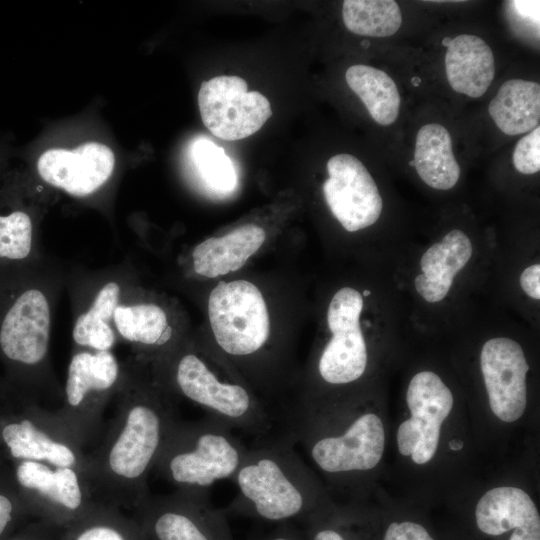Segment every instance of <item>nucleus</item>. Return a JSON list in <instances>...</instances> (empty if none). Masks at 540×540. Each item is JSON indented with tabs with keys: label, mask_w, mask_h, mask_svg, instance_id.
Segmentation results:
<instances>
[{
	"label": "nucleus",
	"mask_w": 540,
	"mask_h": 540,
	"mask_svg": "<svg viewBox=\"0 0 540 540\" xmlns=\"http://www.w3.org/2000/svg\"><path fill=\"white\" fill-rule=\"evenodd\" d=\"M43 259L30 212L19 206L0 208V266Z\"/></svg>",
	"instance_id": "cd10ccee"
},
{
	"label": "nucleus",
	"mask_w": 540,
	"mask_h": 540,
	"mask_svg": "<svg viewBox=\"0 0 540 540\" xmlns=\"http://www.w3.org/2000/svg\"><path fill=\"white\" fill-rule=\"evenodd\" d=\"M327 171L324 198L342 227L355 232L376 223L383 201L364 164L353 155L337 154L328 160Z\"/></svg>",
	"instance_id": "dca6fc26"
},
{
	"label": "nucleus",
	"mask_w": 540,
	"mask_h": 540,
	"mask_svg": "<svg viewBox=\"0 0 540 540\" xmlns=\"http://www.w3.org/2000/svg\"><path fill=\"white\" fill-rule=\"evenodd\" d=\"M306 540H378L371 515L334 505L301 523Z\"/></svg>",
	"instance_id": "bb28decb"
},
{
	"label": "nucleus",
	"mask_w": 540,
	"mask_h": 540,
	"mask_svg": "<svg viewBox=\"0 0 540 540\" xmlns=\"http://www.w3.org/2000/svg\"><path fill=\"white\" fill-rule=\"evenodd\" d=\"M191 158L204 184L213 192L227 194L237 186V173L224 149L207 138L191 146Z\"/></svg>",
	"instance_id": "c756f323"
},
{
	"label": "nucleus",
	"mask_w": 540,
	"mask_h": 540,
	"mask_svg": "<svg viewBox=\"0 0 540 540\" xmlns=\"http://www.w3.org/2000/svg\"><path fill=\"white\" fill-rule=\"evenodd\" d=\"M266 233L255 224H245L197 244L191 253L194 272L215 278L239 270L264 244Z\"/></svg>",
	"instance_id": "412c9836"
},
{
	"label": "nucleus",
	"mask_w": 540,
	"mask_h": 540,
	"mask_svg": "<svg viewBox=\"0 0 540 540\" xmlns=\"http://www.w3.org/2000/svg\"><path fill=\"white\" fill-rule=\"evenodd\" d=\"M296 444L285 430L256 439L231 480L237 493L226 514L296 524L332 506Z\"/></svg>",
	"instance_id": "7ed1b4c3"
},
{
	"label": "nucleus",
	"mask_w": 540,
	"mask_h": 540,
	"mask_svg": "<svg viewBox=\"0 0 540 540\" xmlns=\"http://www.w3.org/2000/svg\"><path fill=\"white\" fill-rule=\"evenodd\" d=\"M250 540H306L302 528L294 523L278 524L273 530Z\"/></svg>",
	"instance_id": "f704fd0d"
},
{
	"label": "nucleus",
	"mask_w": 540,
	"mask_h": 540,
	"mask_svg": "<svg viewBox=\"0 0 540 540\" xmlns=\"http://www.w3.org/2000/svg\"><path fill=\"white\" fill-rule=\"evenodd\" d=\"M123 365L112 351L75 348L63 388L62 405L56 410L84 448L97 444L103 415L121 386Z\"/></svg>",
	"instance_id": "6e6552de"
},
{
	"label": "nucleus",
	"mask_w": 540,
	"mask_h": 540,
	"mask_svg": "<svg viewBox=\"0 0 540 540\" xmlns=\"http://www.w3.org/2000/svg\"><path fill=\"white\" fill-rule=\"evenodd\" d=\"M345 79L378 124L388 126L395 122L400 110V95L387 73L359 64L347 69Z\"/></svg>",
	"instance_id": "a878e982"
},
{
	"label": "nucleus",
	"mask_w": 540,
	"mask_h": 540,
	"mask_svg": "<svg viewBox=\"0 0 540 540\" xmlns=\"http://www.w3.org/2000/svg\"><path fill=\"white\" fill-rule=\"evenodd\" d=\"M342 17L349 31L370 37L392 36L402 23L400 7L393 0H345Z\"/></svg>",
	"instance_id": "c85d7f7f"
},
{
	"label": "nucleus",
	"mask_w": 540,
	"mask_h": 540,
	"mask_svg": "<svg viewBox=\"0 0 540 540\" xmlns=\"http://www.w3.org/2000/svg\"><path fill=\"white\" fill-rule=\"evenodd\" d=\"M138 509L155 540H234L226 512L205 493L150 495Z\"/></svg>",
	"instance_id": "4468645a"
},
{
	"label": "nucleus",
	"mask_w": 540,
	"mask_h": 540,
	"mask_svg": "<svg viewBox=\"0 0 540 540\" xmlns=\"http://www.w3.org/2000/svg\"><path fill=\"white\" fill-rule=\"evenodd\" d=\"M406 404L409 417L397 428V450L413 464L424 466L439 450L442 428L452 412L454 396L438 374L425 370L411 378Z\"/></svg>",
	"instance_id": "9b49d317"
},
{
	"label": "nucleus",
	"mask_w": 540,
	"mask_h": 540,
	"mask_svg": "<svg viewBox=\"0 0 540 540\" xmlns=\"http://www.w3.org/2000/svg\"><path fill=\"white\" fill-rule=\"evenodd\" d=\"M23 511L28 510L19 493L13 469L0 458V538Z\"/></svg>",
	"instance_id": "2f4dec72"
},
{
	"label": "nucleus",
	"mask_w": 540,
	"mask_h": 540,
	"mask_svg": "<svg viewBox=\"0 0 540 540\" xmlns=\"http://www.w3.org/2000/svg\"><path fill=\"white\" fill-rule=\"evenodd\" d=\"M143 373L136 359L123 365L114 415L85 467L93 496L137 508L150 496L149 474L180 419L170 397Z\"/></svg>",
	"instance_id": "f257e3e1"
},
{
	"label": "nucleus",
	"mask_w": 540,
	"mask_h": 540,
	"mask_svg": "<svg viewBox=\"0 0 540 540\" xmlns=\"http://www.w3.org/2000/svg\"><path fill=\"white\" fill-rule=\"evenodd\" d=\"M520 286L530 298L540 299V264L528 266L520 275Z\"/></svg>",
	"instance_id": "c9c22d12"
},
{
	"label": "nucleus",
	"mask_w": 540,
	"mask_h": 540,
	"mask_svg": "<svg viewBox=\"0 0 540 540\" xmlns=\"http://www.w3.org/2000/svg\"><path fill=\"white\" fill-rule=\"evenodd\" d=\"M480 368L493 416L507 424L525 414L529 365L521 345L508 337L487 340L480 352Z\"/></svg>",
	"instance_id": "f3484780"
},
{
	"label": "nucleus",
	"mask_w": 540,
	"mask_h": 540,
	"mask_svg": "<svg viewBox=\"0 0 540 540\" xmlns=\"http://www.w3.org/2000/svg\"><path fill=\"white\" fill-rule=\"evenodd\" d=\"M198 106L205 127L227 141L253 135L272 115L269 100L258 91H248L247 82L239 76L203 81Z\"/></svg>",
	"instance_id": "ddd939ff"
},
{
	"label": "nucleus",
	"mask_w": 540,
	"mask_h": 540,
	"mask_svg": "<svg viewBox=\"0 0 540 540\" xmlns=\"http://www.w3.org/2000/svg\"><path fill=\"white\" fill-rule=\"evenodd\" d=\"M447 80L452 89L472 98L481 97L495 76V60L489 45L476 35L453 38L445 54Z\"/></svg>",
	"instance_id": "5701e85b"
},
{
	"label": "nucleus",
	"mask_w": 540,
	"mask_h": 540,
	"mask_svg": "<svg viewBox=\"0 0 540 540\" xmlns=\"http://www.w3.org/2000/svg\"><path fill=\"white\" fill-rule=\"evenodd\" d=\"M207 308L213 337L225 355L246 359L263 350L270 335L269 313L255 284L219 282L209 295Z\"/></svg>",
	"instance_id": "1a4fd4ad"
},
{
	"label": "nucleus",
	"mask_w": 540,
	"mask_h": 540,
	"mask_svg": "<svg viewBox=\"0 0 540 540\" xmlns=\"http://www.w3.org/2000/svg\"><path fill=\"white\" fill-rule=\"evenodd\" d=\"M63 278L44 258L0 266V363L3 380L18 402L62 399L50 340Z\"/></svg>",
	"instance_id": "f03ea898"
},
{
	"label": "nucleus",
	"mask_w": 540,
	"mask_h": 540,
	"mask_svg": "<svg viewBox=\"0 0 540 540\" xmlns=\"http://www.w3.org/2000/svg\"><path fill=\"white\" fill-rule=\"evenodd\" d=\"M207 357L177 344L153 363V379L168 396L192 402L233 430L255 439L272 433L274 414L243 382L221 375Z\"/></svg>",
	"instance_id": "39448f33"
},
{
	"label": "nucleus",
	"mask_w": 540,
	"mask_h": 540,
	"mask_svg": "<svg viewBox=\"0 0 540 540\" xmlns=\"http://www.w3.org/2000/svg\"><path fill=\"white\" fill-rule=\"evenodd\" d=\"M512 161L522 174H534L540 170V127L522 137L516 144Z\"/></svg>",
	"instance_id": "72a5a7b5"
},
{
	"label": "nucleus",
	"mask_w": 540,
	"mask_h": 540,
	"mask_svg": "<svg viewBox=\"0 0 540 540\" xmlns=\"http://www.w3.org/2000/svg\"><path fill=\"white\" fill-rule=\"evenodd\" d=\"M74 307L72 339L75 348L111 351L118 337L113 316L132 285L126 269H113L92 278Z\"/></svg>",
	"instance_id": "a211bd4d"
},
{
	"label": "nucleus",
	"mask_w": 540,
	"mask_h": 540,
	"mask_svg": "<svg viewBox=\"0 0 540 540\" xmlns=\"http://www.w3.org/2000/svg\"><path fill=\"white\" fill-rule=\"evenodd\" d=\"M373 518L378 540H440L437 531L418 516L397 514Z\"/></svg>",
	"instance_id": "7c9ffc66"
},
{
	"label": "nucleus",
	"mask_w": 540,
	"mask_h": 540,
	"mask_svg": "<svg viewBox=\"0 0 540 540\" xmlns=\"http://www.w3.org/2000/svg\"><path fill=\"white\" fill-rule=\"evenodd\" d=\"M110 511L106 504L91 502L87 508L91 523L82 525L73 540H129L125 531L109 522Z\"/></svg>",
	"instance_id": "473e14b6"
},
{
	"label": "nucleus",
	"mask_w": 540,
	"mask_h": 540,
	"mask_svg": "<svg viewBox=\"0 0 540 540\" xmlns=\"http://www.w3.org/2000/svg\"><path fill=\"white\" fill-rule=\"evenodd\" d=\"M0 414L1 450L11 461L70 467L85 476L87 452L56 410L14 401L0 408Z\"/></svg>",
	"instance_id": "0eeeda50"
},
{
	"label": "nucleus",
	"mask_w": 540,
	"mask_h": 540,
	"mask_svg": "<svg viewBox=\"0 0 540 540\" xmlns=\"http://www.w3.org/2000/svg\"><path fill=\"white\" fill-rule=\"evenodd\" d=\"M247 451L233 429L216 418L179 419L154 471L178 491L208 494L216 482L232 480Z\"/></svg>",
	"instance_id": "423d86ee"
},
{
	"label": "nucleus",
	"mask_w": 540,
	"mask_h": 540,
	"mask_svg": "<svg viewBox=\"0 0 540 540\" xmlns=\"http://www.w3.org/2000/svg\"><path fill=\"white\" fill-rule=\"evenodd\" d=\"M363 298L352 287L339 289L327 311L332 334L317 360V374L329 386H345L358 381L368 364V350L360 327Z\"/></svg>",
	"instance_id": "f8f14e48"
},
{
	"label": "nucleus",
	"mask_w": 540,
	"mask_h": 540,
	"mask_svg": "<svg viewBox=\"0 0 540 540\" xmlns=\"http://www.w3.org/2000/svg\"><path fill=\"white\" fill-rule=\"evenodd\" d=\"M410 165H411V166H414V161H413V160L410 161Z\"/></svg>",
	"instance_id": "a19ab883"
},
{
	"label": "nucleus",
	"mask_w": 540,
	"mask_h": 540,
	"mask_svg": "<svg viewBox=\"0 0 540 540\" xmlns=\"http://www.w3.org/2000/svg\"><path fill=\"white\" fill-rule=\"evenodd\" d=\"M9 540H28V539H25V538H12V539H9Z\"/></svg>",
	"instance_id": "ea45409f"
},
{
	"label": "nucleus",
	"mask_w": 540,
	"mask_h": 540,
	"mask_svg": "<svg viewBox=\"0 0 540 540\" xmlns=\"http://www.w3.org/2000/svg\"><path fill=\"white\" fill-rule=\"evenodd\" d=\"M11 400H12V396L3 378H0V407L8 404Z\"/></svg>",
	"instance_id": "4c0bfd02"
},
{
	"label": "nucleus",
	"mask_w": 540,
	"mask_h": 540,
	"mask_svg": "<svg viewBox=\"0 0 540 540\" xmlns=\"http://www.w3.org/2000/svg\"><path fill=\"white\" fill-rule=\"evenodd\" d=\"M19 493L27 510L58 516L81 515L92 492L77 469L36 461H11Z\"/></svg>",
	"instance_id": "2eb2a0df"
},
{
	"label": "nucleus",
	"mask_w": 540,
	"mask_h": 540,
	"mask_svg": "<svg viewBox=\"0 0 540 540\" xmlns=\"http://www.w3.org/2000/svg\"><path fill=\"white\" fill-rule=\"evenodd\" d=\"M440 540H540V514L524 489L502 485L478 498Z\"/></svg>",
	"instance_id": "9d476101"
},
{
	"label": "nucleus",
	"mask_w": 540,
	"mask_h": 540,
	"mask_svg": "<svg viewBox=\"0 0 540 540\" xmlns=\"http://www.w3.org/2000/svg\"><path fill=\"white\" fill-rule=\"evenodd\" d=\"M472 243L459 229L448 232L440 242L431 245L422 255V273L414 281L416 291L430 303L442 301L448 294L455 275L472 256Z\"/></svg>",
	"instance_id": "4be33fe9"
},
{
	"label": "nucleus",
	"mask_w": 540,
	"mask_h": 540,
	"mask_svg": "<svg viewBox=\"0 0 540 540\" xmlns=\"http://www.w3.org/2000/svg\"><path fill=\"white\" fill-rule=\"evenodd\" d=\"M511 4L518 16L539 27V1H512Z\"/></svg>",
	"instance_id": "e433bc0d"
},
{
	"label": "nucleus",
	"mask_w": 540,
	"mask_h": 540,
	"mask_svg": "<svg viewBox=\"0 0 540 540\" xmlns=\"http://www.w3.org/2000/svg\"><path fill=\"white\" fill-rule=\"evenodd\" d=\"M132 285L115 310L113 327L118 339L131 345L136 360L154 363L178 344L177 329L164 306L142 297Z\"/></svg>",
	"instance_id": "6ab92c4d"
},
{
	"label": "nucleus",
	"mask_w": 540,
	"mask_h": 540,
	"mask_svg": "<svg viewBox=\"0 0 540 540\" xmlns=\"http://www.w3.org/2000/svg\"><path fill=\"white\" fill-rule=\"evenodd\" d=\"M488 112L507 135L531 132L539 126L540 85L523 79L504 82L491 100Z\"/></svg>",
	"instance_id": "393cba45"
},
{
	"label": "nucleus",
	"mask_w": 540,
	"mask_h": 540,
	"mask_svg": "<svg viewBox=\"0 0 540 540\" xmlns=\"http://www.w3.org/2000/svg\"><path fill=\"white\" fill-rule=\"evenodd\" d=\"M114 166L113 151L99 142H86L72 150L48 149L36 163L42 180L77 197L99 190L111 177Z\"/></svg>",
	"instance_id": "aec40b11"
},
{
	"label": "nucleus",
	"mask_w": 540,
	"mask_h": 540,
	"mask_svg": "<svg viewBox=\"0 0 540 540\" xmlns=\"http://www.w3.org/2000/svg\"><path fill=\"white\" fill-rule=\"evenodd\" d=\"M0 450H1V414H0Z\"/></svg>",
	"instance_id": "58836bf2"
},
{
	"label": "nucleus",
	"mask_w": 540,
	"mask_h": 540,
	"mask_svg": "<svg viewBox=\"0 0 540 540\" xmlns=\"http://www.w3.org/2000/svg\"><path fill=\"white\" fill-rule=\"evenodd\" d=\"M414 166L425 184L438 190L456 185L460 167L455 159L448 130L437 123L422 126L415 141Z\"/></svg>",
	"instance_id": "b1692460"
},
{
	"label": "nucleus",
	"mask_w": 540,
	"mask_h": 540,
	"mask_svg": "<svg viewBox=\"0 0 540 540\" xmlns=\"http://www.w3.org/2000/svg\"><path fill=\"white\" fill-rule=\"evenodd\" d=\"M283 430L300 443L313 465L332 484L352 485L374 470L385 450L382 418L342 405L285 418Z\"/></svg>",
	"instance_id": "20e7f679"
}]
</instances>
